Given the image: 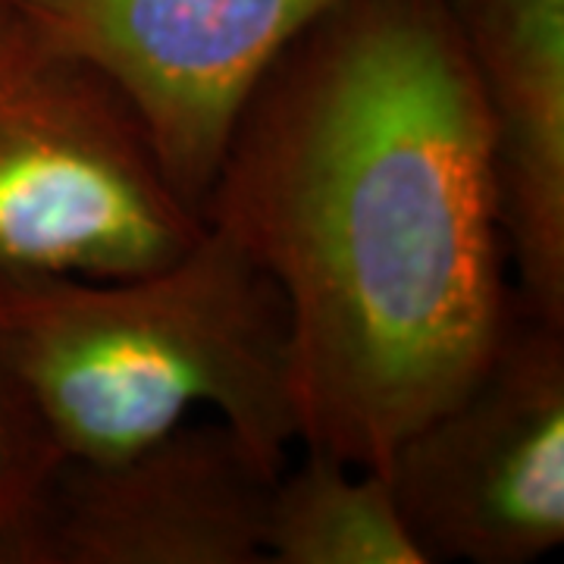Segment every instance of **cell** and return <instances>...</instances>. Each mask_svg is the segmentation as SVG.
Wrapping results in <instances>:
<instances>
[{"label": "cell", "mask_w": 564, "mask_h": 564, "mask_svg": "<svg viewBox=\"0 0 564 564\" xmlns=\"http://www.w3.org/2000/svg\"><path fill=\"white\" fill-rule=\"evenodd\" d=\"M202 220L276 282L299 445L383 467L484 361L505 276L484 101L445 0H343L245 95Z\"/></svg>", "instance_id": "obj_1"}, {"label": "cell", "mask_w": 564, "mask_h": 564, "mask_svg": "<svg viewBox=\"0 0 564 564\" xmlns=\"http://www.w3.org/2000/svg\"><path fill=\"white\" fill-rule=\"evenodd\" d=\"M0 351L61 458H113L214 408L282 470L299 445L289 314L220 229L117 280L0 270Z\"/></svg>", "instance_id": "obj_2"}, {"label": "cell", "mask_w": 564, "mask_h": 564, "mask_svg": "<svg viewBox=\"0 0 564 564\" xmlns=\"http://www.w3.org/2000/svg\"><path fill=\"white\" fill-rule=\"evenodd\" d=\"M202 232L120 82L0 0V270L117 280Z\"/></svg>", "instance_id": "obj_3"}, {"label": "cell", "mask_w": 564, "mask_h": 564, "mask_svg": "<svg viewBox=\"0 0 564 564\" xmlns=\"http://www.w3.org/2000/svg\"><path fill=\"white\" fill-rule=\"evenodd\" d=\"M423 564H530L564 540V321L511 295L484 361L383 462Z\"/></svg>", "instance_id": "obj_4"}, {"label": "cell", "mask_w": 564, "mask_h": 564, "mask_svg": "<svg viewBox=\"0 0 564 564\" xmlns=\"http://www.w3.org/2000/svg\"><path fill=\"white\" fill-rule=\"evenodd\" d=\"M135 101L163 170L202 202L245 95L343 0H10Z\"/></svg>", "instance_id": "obj_5"}, {"label": "cell", "mask_w": 564, "mask_h": 564, "mask_svg": "<svg viewBox=\"0 0 564 564\" xmlns=\"http://www.w3.org/2000/svg\"><path fill=\"white\" fill-rule=\"evenodd\" d=\"M280 474L220 417L113 458H61L29 518V564H263Z\"/></svg>", "instance_id": "obj_6"}, {"label": "cell", "mask_w": 564, "mask_h": 564, "mask_svg": "<svg viewBox=\"0 0 564 564\" xmlns=\"http://www.w3.org/2000/svg\"><path fill=\"white\" fill-rule=\"evenodd\" d=\"M484 101L514 295L564 321V0H445Z\"/></svg>", "instance_id": "obj_7"}, {"label": "cell", "mask_w": 564, "mask_h": 564, "mask_svg": "<svg viewBox=\"0 0 564 564\" xmlns=\"http://www.w3.org/2000/svg\"><path fill=\"white\" fill-rule=\"evenodd\" d=\"M282 467L263 511L270 564H423L383 467H358L302 448Z\"/></svg>", "instance_id": "obj_8"}, {"label": "cell", "mask_w": 564, "mask_h": 564, "mask_svg": "<svg viewBox=\"0 0 564 564\" xmlns=\"http://www.w3.org/2000/svg\"><path fill=\"white\" fill-rule=\"evenodd\" d=\"M61 452L0 351V564H29V518Z\"/></svg>", "instance_id": "obj_9"}]
</instances>
